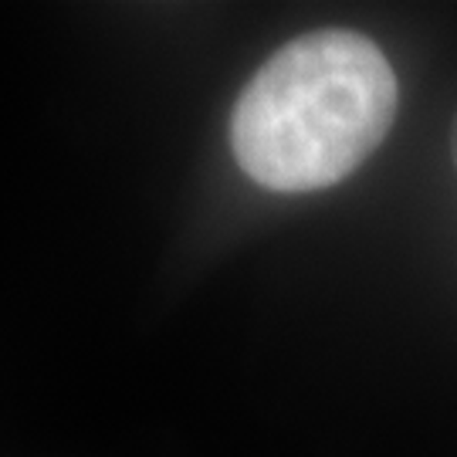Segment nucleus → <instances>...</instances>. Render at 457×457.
<instances>
[{"instance_id": "nucleus-2", "label": "nucleus", "mask_w": 457, "mask_h": 457, "mask_svg": "<svg viewBox=\"0 0 457 457\" xmlns=\"http://www.w3.org/2000/svg\"><path fill=\"white\" fill-rule=\"evenodd\" d=\"M451 153H454V166H457V119H454V129H451Z\"/></svg>"}, {"instance_id": "nucleus-1", "label": "nucleus", "mask_w": 457, "mask_h": 457, "mask_svg": "<svg viewBox=\"0 0 457 457\" xmlns=\"http://www.w3.org/2000/svg\"><path fill=\"white\" fill-rule=\"evenodd\" d=\"M396 115L386 54L356 31L302 34L278 48L230 115L234 160L254 183L305 194L345 180Z\"/></svg>"}]
</instances>
